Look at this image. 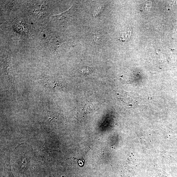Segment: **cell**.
Listing matches in <instances>:
<instances>
[{"mask_svg": "<svg viewBox=\"0 0 177 177\" xmlns=\"http://www.w3.org/2000/svg\"><path fill=\"white\" fill-rule=\"evenodd\" d=\"M122 101L128 106L134 107L139 105L141 102V97L139 95L134 92H124L119 96Z\"/></svg>", "mask_w": 177, "mask_h": 177, "instance_id": "obj_1", "label": "cell"}, {"mask_svg": "<svg viewBox=\"0 0 177 177\" xmlns=\"http://www.w3.org/2000/svg\"><path fill=\"white\" fill-rule=\"evenodd\" d=\"M173 37H177V21L174 24L173 30Z\"/></svg>", "mask_w": 177, "mask_h": 177, "instance_id": "obj_6", "label": "cell"}, {"mask_svg": "<svg viewBox=\"0 0 177 177\" xmlns=\"http://www.w3.org/2000/svg\"><path fill=\"white\" fill-rule=\"evenodd\" d=\"M69 12V10H68L61 14L56 16L57 20L59 21L64 20H63L67 18V16H68Z\"/></svg>", "mask_w": 177, "mask_h": 177, "instance_id": "obj_4", "label": "cell"}, {"mask_svg": "<svg viewBox=\"0 0 177 177\" xmlns=\"http://www.w3.org/2000/svg\"><path fill=\"white\" fill-rule=\"evenodd\" d=\"M151 1H148L144 3L142 6V9L147 11L150 9L152 6Z\"/></svg>", "mask_w": 177, "mask_h": 177, "instance_id": "obj_3", "label": "cell"}, {"mask_svg": "<svg viewBox=\"0 0 177 177\" xmlns=\"http://www.w3.org/2000/svg\"><path fill=\"white\" fill-rule=\"evenodd\" d=\"M103 9H104V7H101L97 9V10L95 12L94 15L95 16L99 15V13L102 11Z\"/></svg>", "mask_w": 177, "mask_h": 177, "instance_id": "obj_7", "label": "cell"}, {"mask_svg": "<svg viewBox=\"0 0 177 177\" xmlns=\"http://www.w3.org/2000/svg\"><path fill=\"white\" fill-rule=\"evenodd\" d=\"M102 37V35L99 32H95L93 35V40L94 42H97Z\"/></svg>", "mask_w": 177, "mask_h": 177, "instance_id": "obj_5", "label": "cell"}, {"mask_svg": "<svg viewBox=\"0 0 177 177\" xmlns=\"http://www.w3.org/2000/svg\"><path fill=\"white\" fill-rule=\"evenodd\" d=\"M132 34L131 30H130L129 31L127 32H123L121 34V36L119 39L121 40L123 42L127 41L130 39Z\"/></svg>", "mask_w": 177, "mask_h": 177, "instance_id": "obj_2", "label": "cell"}]
</instances>
